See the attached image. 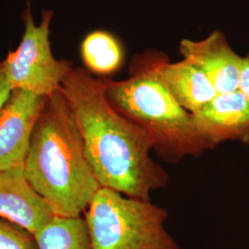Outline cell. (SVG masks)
<instances>
[{
  "label": "cell",
  "mask_w": 249,
  "mask_h": 249,
  "mask_svg": "<svg viewBox=\"0 0 249 249\" xmlns=\"http://www.w3.org/2000/svg\"><path fill=\"white\" fill-rule=\"evenodd\" d=\"M61 91L101 187L151 200L152 191L167 185V173L151 157L153 146L149 134L112 107L105 78L73 66L63 80Z\"/></svg>",
  "instance_id": "6da1fadb"
},
{
  "label": "cell",
  "mask_w": 249,
  "mask_h": 249,
  "mask_svg": "<svg viewBox=\"0 0 249 249\" xmlns=\"http://www.w3.org/2000/svg\"><path fill=\"white\" fill-rule=\"evenodd\" d=\"M23 168L30 185L55 216L80 217L102 187L61 89L46 100Z\"/></svg>",
  "instance_id": "7a4b0ae2"
},
{
  "label": "cell",
  "mask_w": 249,
  "mask_h": 249,
  "mask_svg": "<svg viewBox=\"0 0 249 249\" xmlns=\"http://www.w3.org/2000/svg\"><path fill=\"white\" fill-rule=\"evenodd\" d=\"M105 81L109 103L149 134L153 150L162 160L177 163L208 150L196 132L191 114L178 104L160 80L155 51L135 57L127 79L105 78Z\"/></svg>",
  "instance_id": "3957f363"
},
{
  "label": "cell",
  "mask_w": 249,
  "mask_h": 249,
  "mask_svg": "<svg viewBox=\"0 0 249 249\" xmlns=\"http://www.w3.org/2000/svg\"><path fill=\"white\" fill-rule=\"evenodd\" d=\"M167 211L151 200L101 187L84 219L91 249H179L165 228Z\"/></svg>",
  "instance_id": "277c9868"
},
{
  "label": "cell",
  "mask_w": 249,
  "mask_h": 249,
  "mask_svg": "<svg viewBox=\"0 0 249 249\" xmlns=\"http://www.w3.org/2000/svg\"><path fill=\"white\" fill-rule=\"evenodd\" d=\"M53 9H45L38 23L30 2L21 13L23 34L18 45L2 59L6 79L12 90L18 89L42 97H50L61 89L63 80L73 65L54 56L50 31Z\"/></svg>",
  "instance_id": "5b68a950"
},
{
  "label": "cell",
  "mask_w": 249,
  "mask_h": 249,
  "mask_svg": "<svg viewBox=\"0 0 249 249\" xmlns=\"http://www.w3.org/2000/svg\"><path fill=\"white\" fill-rule=\"evenodd\" d=\"M46 97L11 91L0 112V171L24 167L31 137Z\"/></svg>",
  "instance_id": "8992f818"
},
{
  "label": "cell",
  "mask_w": 249,
  "mask_h": 249,
  "mask_svg": "<svg viewBox=\"0 0 249 249\" xmlns=\"http://www.w3.org/2000/svg\"><path fill=\"white\" fill-rule=\"evenodd\" d=\"M191 116L208 150L225 142L249 144V101L238 89L218 93Z\"/></svg>",
  "instance_id": "52a82bcc"
},
{
  "label": "cell",
  "mask_w": 249,
  "mask_h": 249,
  "mask_svg": "<svg viewBox=\"0 0 249 249\" xmlns=\"http://www.w3.org/2000/svg\"><path fill=\"white\" fill-rule=\"evenodd\" d=\"M179 53L213 83L217 93L238 89L242 57L229 44L223 32L214 30L200 40L183 39Z\"/></svg>",
  "instance_id": "ba28073f"
},
{
  "label": "cell",
  "mask_w": 249,
  "mask_h": 249,
  "mask_svg": "<svg viewBox=\"0 0 249 249\" xmlns=\"http://www.w3.org/2000/svg\"><path fill=\"white\" fill-rule=\"evenodd\" d=\"M55 215L27 179L24 168L0 171V219L36 234Z\"/></svg>",
  "instance_id": "9c48e42d"
},
{
  "label": "cell",
  "mask_w": 249,
  "mask_h": 249,
  "mask_svg": "<svg viewBox=\"0 0 249 249\" xmlns=\"http://www.w3.org/2000/svg\"><path fill=\"white\" fill-rule=\"evenodd\" d=\"M155 67L172 96L190 114L200 110L218 94L204 73L184 59L169 62L163 53L155 51Z\"/></svg>",
  "instance_id": "30bf717a"
},
{
  "label": "cell",
  "mask_w": 249,
  "mask_h": 249,
  "mask_svg": "<svg viewBox=\"0 0 249 249\" xmlns=\"http://www.w3.org/2000/svg\"><path fill=\"white\" fill-rule=\"evenodd\" d=\"M84 69L93 76L107 78L119 71L125 60V51L117 36L107 30H94L80 43Z\"/></svg>",
  "instance_id": "8fae6325"
},
{
  "label": "cell",
  "mask_w": 249,
  "mask_h": 249,
  "mask_svg": "<svg viewBox=\"0 0 249 249\" xmlns=\"http://www.w3.org/2000/svg\"><path fill=\"white\" fill-rule=\"evenodd\" d=\"M38 249H91L84 217L54 216L35 234Z\"/></svg>",
  "instance_id": "7c38bea8"
},
{
  "label": "cell",
  "mask_w": 249,
  "mask_h": 249,
  "mask_svg": "<svg viewBox=\"0 0 249 249\" xmlns=\"http://www.w3.org/2000/svg\"><path fill=\"white\" fill-rule=\"evenodd\" d=\"M0 249H38L35 234L0 219Z\"/></svg>",
  "instance_id": "4fadbf2b"
},
{
  "label": "cell",
  "mask_w": 249,
  "mask_h": 249,
  "mask_svg": "<svg viewBox=\"0 0 249 249\" xmlns=\"http://www.w3.org/2000/svg\"><path fill=\"white\" fill-rule=\"evenodd\" d=\"M238 90L249 101V51L242 57Z\"/></svg>",
  "instance_id": "5bb4252c"
},
{
  "label": "cell",
  "mask_w": 249,
  "mask_h": 249,
  "mask_svg": "<svg viewBox=\"0 0 249 249\" xmlns=\"http://www.w3.org/2000/svg\"><path fill=\"white\" fill-rule=\"evenodd\" d=\"M11 91L12 89L10 88L5 76L2 58L0 57V112L3 109V107H5L7 101L9 100Z\"/></svg>",
  "instance_id": "9a60e30c"
}]
</instances>
